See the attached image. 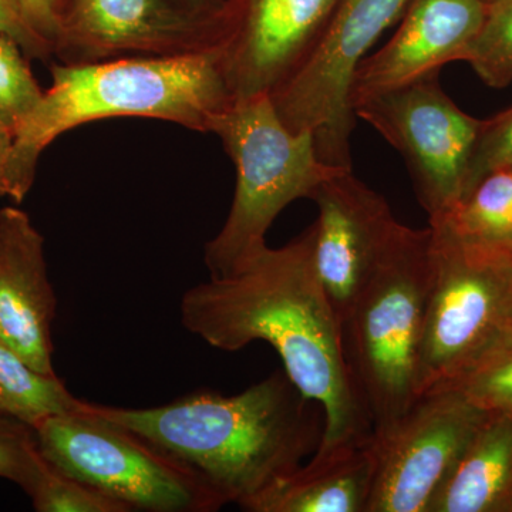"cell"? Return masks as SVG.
Listing matches in <instances>:
<instances>
[{"label":"cell","mask_w":512,"mask_h":512,"mask_svg":"<svg viewBox=\"0 0 512 512\" xmlns=\"http://www.w3.org/2000/svg\"><path fill=\"white\" fill-rule=\"evenodd\" d=\"M484 2L490 3L493 2V0H484Z\"/></svg>","instance_id":"obj_31"},{"label":"cell","mask_w":512,"mask_h":512,"mask_svg":"<svg viewBox=\"0 0 512 512\" xmlns=\"http://www.w3.org/2000/svg\"><path fill=\"white\" fill-rule=\"evenodd\" d=\"M23 55L15 40L0 35V119L12 130L32 113L43 96Z\"/></svg>","instance_id":"obj_23"},{"label":"cell","mask_w":512,"mask_h":512,"mask_svg":"<svg viewBox=\"0 0 512 512\" xmlns=\"http://www.w3.org/2000/svg\"><path fill=\"white\" fill-rule=\"evenodd\" d=\"M508 512H512V495H511V501H510V508H508Z\"/></svg>","instance_id":"obj_30"},{"label":"cell","mask_w":512,"mask_h":512,"mask_svg":"<svg viewBox=\"0 0 512 512\" xmlns=\"http://www.w3.org/2000/svg\"><path fill=\"white\" fill-rule=\"evenodd\" d=\"M0 35L15 40L26 56L47 60L55 56L52 46L30 28L16 0H0Z\"/></svg>","instance_id":"obj_26"},{"label":"cell","mask_w":512,"mask_h":512,"mask_svg":"<svg viewBox=\"0 0 512 512\" xmlns=\"http://www.w3.org/2000/svg\"><path fill=\"white\" fill-rule=\"evenodd\" d=\"M512 495V414L488 413L429 512H508Z\"/></svg>","instance_id":"obj_17"},{"label":"cell","mask_w":512,"mask_h":512,"mask_svg":"<svg viewBox=\"0 0 512 512\" xmlns=\"http://www.w3.org/2000/svg\"><path fill=\"white\" fill-rule=\"evenodd\" d=\"M25 493L37 512H130L128 505L57 470L40 454Z\"/></svg>","instance_id":"obj_20"},{"label":"cell","mask_w":512,"mask_h":512,"mask_svg":"<svg viewBox=\"0 0 512 512\" xmlns=\"http://www.w3.org/2000/svg\"><path fill=\"white\" fill-rule=\"evenodd\" d=\"M30 28L56 49L64 0H16Z\"/></svg>","instance_id":"obj_27"},{"label":"cell","mask_w":512,"mask_h":512,"mask_svg":"<svg viewBox=\"0 0 512 512\" xmlns=\"http://www.w3.org/2000/svg\"><path fill=\"white\" fill-rule=\"evenodd\" d=\"M12 151V127L0 119V198H9V164Z\"/></svg>","instance_id":"obj_28"},{"label":"cell","mask_w":512,"mask_h":512,"mask_svg":"<svg viewBox=\"0 0 512 512\" xmlns=\"http://www.w3.org/2000/svg\"><path fill=\"white\" fill-rule=\"evenodd\" d=\"M461 62L473 67L488 87L512 83V0L488 3L483 26L471 40Z\"/></svg>","instance_id":"obj_21"},{"label":"cell","mask_w":512,"mask_h":512,"mask_svg":"<svg viewBox=\"0 0 512 512\" xmlns=\"http://www.w3.org/2000/svg\"><path fill=\"white\" fill-rule=\"evenodd\" d=\"M318 207L312 224L313 262L339 325L372 281L400 222L389 202L353 174L340 171L311 198Z\"/></svg>","instance_id":"obj_12"},{"label":"cell","mask_w":512,"mask_h":512,"mask_svg":"<svg viewBox=\"0 0 512 512\" xmlns=\"http://www.w3.org/2000/svg\"><path fill=\"white\" fill-rule=\"evenodd\" d=\"M232 101L218 49L181 56L52 64V84L13 130L9 198L16 204L25 200L43 151L82 124L141 117L210 133L212 121Z\"/></svg>","instance_id":"obj_3"},{"label":"cell","mask_w":512,"mask_h":512,"mask_svg":"<svg viewBox=\"0 0 512 512\" xmlns=\"http://www.w3.org/2000/svg\"><path fill=\"white\" fill-rule=\"evenodd\" d=\"M39 457L35 431L18 420L0 416V478L25 490Z\"/></svg>","instance_id":"obj_25"},{"label":"cell","mask_w":512,"mask_h":512,"mask_svg":"<svg viewBox=\"0 0 512 512\" xmlns=\"http://www.w3.org/2000/svg\"><path fill=\"white\" fill-rule=\"evenodd\" d=\"M375 440V439H373ZM376 476L375 441L315 453L242 505L249 512H367Z\"/></svg>","instance_id":"obj_16"},{"label":"cell","mask_w":512,"mask_h":512,"mask_svg":"<svg viewBox=\"0 0 512 512\" xmlns=\"http://www.w3.org/2000/svg\"><path fill=\"white\" fill-rule=\"evenodd\" d=\"M40 454L57 470L131 511L211 512L225 505L194 471L136 433L90 412L53 416L35 429Z\"/></svg>","instance_id":"obj_7"},{"label":"cell","mask_w":512,"mask_h":512,"mask_svg":"<svg viewBox=\"0 0 512 512\" xmlns=\"http://www.w3.org/2000/svg\"><path fill=\"white\" fill-rule=\"evenodd\" d=\"M210 133L221 138L237 171L227 220L204 251L211 278H220L266 247V232L289 204L311 200L320 185L349 168L323 163L313 134L289 130L269 96L232 101Z\"/></svg>","instance_id":"obj_5"},{"label":"cell","mask_w":512,"mask_h":512,"mask_svg":"<svg viewBox=\"0 0 512 512\" xmlns=\"http://www.w3.org/2000/svg\"><path fill=\"white\" fill-rule=\"evenodd\" d=\"M512 163V107L491 119L483 120L478 134L470 168H468L466 194L473 190L481 178L497 168ZM463 197V198H464ZM461 198V200H463Z\"/></svg>","instance_id":"obj_24"},{"label":"cell","mask_w":512,"mask_h":512,"mask_svg":"<svg viewBox=\"0 0 512 512\" xmlns=\"http://www.w3.org/2000/svg\"><path fill=\"white\" fill-rule=\"evenodd\" d=\"M355 116L399 151L429 222L446 217L466 194L483 120L447 96L439 72L363 100Z\"/></svg>","instance_id":"obj_9"},{"label":"cell","mask_w":512,"mask_h":512,"mask_svg":"<svg viewBox=\"0 0 512 512\" xmlns=\"http://www.w3.org/2000/svg\"><path fill=\"white\" fill-rule=\"evenodd\" d=\"M510 165H511V167H512V163H511Z\"/></svg>","instance_id":"obj_33"},{"label":"cell","mask_w":512,"mask_h":512,"mask_svg":"<svg viewBox=\"0 0 512 512\" xmlns=\"http://www.w3.org/2000/svg\"><path fill=\"white\" fill-rule=\"evenodd\" d=\"M222 9L171 0H64L55 56L63 63L192 55L218 49Z\"/></svg>","instance_id":"obj_11"},{"label":"cell","mask_w":512,"mask_h":512,"mask_svg":"<svg viewBox=\"0 0 512 512\" xmlns=\"http://www.w3.org/2000/svg\"><path fill=\"white\" fill-rule=\"evenodd\" d=\"M511 338H512V335H511V336H510V338H508V339H511Z\"/></svg>","instance_id":"obj_32"},{"label":"cell","mask_w":512,"mask_h":512,"mask_svg":"<svg viewBox=\"0 0 512 512\" xmlns=\"http://www.w3.org/2000/svg\"><path fill=\"white\" fill-rule=\"evenodd\" d=\"M409 2L338 0L308 55L269 96L289 130L313 134L323 163L353 168L350 140L357 120L350 104L353 77L370 47Z\"/></svg>","instance_id":"obj_8"},{"label":"cell","mask_w":512,"mask_h":512,"mask_svg":"<svg viewBox=\"0 0 512 512\" xmlns=\"http://www.w3.org/2000/svg\"><path fill=\"white\" fill-rule=\"evenodd\" d=\"M180 313L184 328L212 348L237 352L262 340L278 352L291 382L325 413L316 453L375 439L346 367L338 316L316 274L312 227L188 289Z\"/></svg>","instance_id":"obj_1"},{"label":"cell","mask_w":512,"mask_h":512,"mask_svg":"<svg viewBox=\"0 0 512 512\" xmlns=\"http://www.w3.org/2000/svg\"><path fill=\"white\" fill-rule=\"evenodd\" d=\"M194 471L225 504L242 507L315 454L322 407L278 370L234 396L197 392L147 409L87 403Z\"/></svg>","instance_id":"obj_2"},{"label":"cell","mask_w":512,"mask_h":512,"mask_svg":"<svg viewBox=\"0 0 512 512\" xmlns=\"http://www.w3.org/2000/svg\"><path fill=\"white\" fill-rule=\"evenodd\" d=\"M487 416L457 387L421 394L386 436L373 440L376 476L367 512H429Z\"/></svg>","instance_id":"obj_10"},{"label":"cell","mask_w":512,"mask_h":512,"mask_svg":"<svg viewBox=\"0 0 512 512\" xmlns=\"http://www.w3.org/2000/svg\"><path fill=\"white\" fill-rule=\"evenodd\" d=\"M56 306L47 275L45 238L25 211L2 208L0 340L43 373H56L52 342Z\"/></svg>","instance_id":"obj_15"},{"label":"cell","mask_w":512,"mask_h":512,"mask_svg":"<svg viewBox=\"0 0 512 512\" xmlns=\"http://www.w3.org/2000/svg\"><path fill=\"white\" fill-rule=\"evenodd\" d=\"M433 232L419 397L450 386L512 335V251Z\"/></svg>","instance_id":"obj_6"},{"label":"cell","mask_w":512,"mask_h":512,"mask_svg":"<svg viewBox=\"0 0 512 512\" xmlns=\"http://www.w3.org/2000/svg\"><path fill=\"white\" fill-rule=\"evenodd\" d=\"M487 5L484 0H410L392 39L356 70L350 92L353 111L369 97L461 62L483 26Z\"/></svg>","instance_id":"obj_14"},{"label":"cell","mask_w":512,"mask_h":512,"mask_svg":"<svg viewBox=\"0 0 512 512\" xmlns=\"http://www.w3.org/2000/svg\"><path fill=\"white\" fill-rule=\"evenodd\" d=\"M82 403L56 373L40 372L0 340V416L35 429L49 417L79 412Z\"/></svg>","instance_id":"obj_18"},{"label":"cell","mask_w":512,"mask_h":512,"mask_svg":"<svg viewBox=\"0 0 512 512\" xmlns=\"http://www.w3.org/2000/svg\"><path fill=\"white\" fill-rule=\"evenodd\" d=\"M450 386L461 390L484 412L512 414V338Z\"/></svg>","instance_id":"obj_22"},{"label":"cell","mask_w":512,"mask_h":512,"mask_svg":"<svg viewBox=\"0 0 512 512\" xmlns=\"http://www.w3.org/2000/svg\"><path fill=\"white\" fill-rule=\"evenodd\" d=\"M184 2L200 9L221 10L224 8V3H221L220 0H184Z\"/></svg>","instance_id":"obj_29"},{"label":"cell","mask_w":512,"mask_h":512,"mask_svg":"<svg viewBox=\"0 0 512 512\" xmlns=\"http://www.w3.org/2000/svg\"><path fill=\"white\" fill-rule=\"evenodd\" d=\"M338 0H231L218 53L232 100L271 96L315 45Z\"/></svg>","instance_id":"obj_13"},{"label":"cell","mask_w":512,"mask_h":512,"mask_svg":"<svg viewBox=\"0 0 512 512\" xmlns=\"http://www.w3.org/2000/svg\"><path fill=\"white\" fill-rule=\"evenodd\" d=\"M429 225H443L457 237L485 247L512 251L511 165L485 175L446 217Z\"/></svg>","instance_id":"obj_19"},{"label":"cell","mask_w":512,"mask_h":512,"mask_svg":"<svg viewBox=\"0 0 512 512\" xmlns=\"http://www.w3.org/2000/svg\"><path fill=\"white\" fill-rule=\"evenodd\" d=\"M431 269V228L400 225L372 281L340 322L343 357L375 439L386 436L419 399Z\"/></svg>","instance_id":"obj_4"}]
</instances>
